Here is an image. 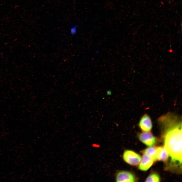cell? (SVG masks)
I'll return each instance as SVG.
<instances>
[{
    "mask_svg": "<svg viewBox=\"0 0 182 182\" xmlns=\"http://www.w3.org/2000/svg\"><path fill=\"white\" fill-rule=\"evenodd\" d=\"M158 119L165 128L164 147L170 158V165L172 167H181V121L177 116L170 113Z\"/></svg>",
    "mask_w": 182,
    "mask_h": 182,
    "instance_id": "1",
    "label": "cell"
},
{
    "mask_svg": "<svg viewBox=\"0 0 182 182\" xmlns=\"http://www.w3.org/2000/svg\"><path fill=\"white\" fill-rule=\"evenodd\" d=\"M123 158L126 163L132 166L137 165L141 160V157L139 154L130 150H126L124 151Z\"/></svg>",
    "mask_w": 182,
    "mask_h": 182,
    "instance_id": "2",
    "label": "cell"
},
{
    "mask_svg": "<svg viewBox=\"0 0 182 182\" xmlns=\"http://www.w3.org/2000/svg\"><path fill=\"white\" fill-rule=\"evenodd\" d=\"M139 138L142 143L150 147L154 145L156 142L155 138L149 131L144 132L140 133Z\"/></svg>",
    "mask_w": 182,
    "mask_h": 182,
    "instance_id": "3",
    "label": "cell"
},
{
    "mask_svg": "<svg viewBox=\"0 0 182 182\" xmlns=\"http://www.w3.org/2000/svg\"><path fill=\"white\" fill-rule=\"evenodd\" d=\"M135 180L133 174L128 171H120L116 175V180L117 182H134Z\"/></svg>",
    "mask_w": 182,
    "mask_h": 182,
    "instance_id": "4",
    "label": "cell"
},
{
    "mask_svg": "<svg viewBox=\"0 0 182 182\" xmlns=\"http://www.w3.org/2000/svg\"><path fill=\"white\" fill-rule=\"evenodd\" d=\"M139 126L144 132L149 131L152 127L151 119L147 114H145L142 117L140 121Z\"/></svg>",
    "mask_w": 182,
    "mask_h": 182,
    "instance_id": "5",
    "label": "cell"
},
{
    "mask_svg": "<svg viewBox=\"0 0 182 182\" xmlns=\"http://www.w3.org/2000/svg\"><path fill=\"white\" fill-rule=\"evenodd\" d=\"M154 161L148 156L144 154L140 162L139 168L142 171H146L152 166Z\"/></svg>",
    "mask_w": 182,
    "mask_h": 182,
    "instance_id": "6",
    "label": "cell"
},
{
    "mask_svg": "<svg viewBox=\"0 0 182 182\" xmlns=\"http://www.w3.org/2000/svg\"><path fill=\"white\" fill-rule=\"evenodd\" d=\"M157 160L165 162L169 157L168 154L164 147L160 146L157 147Z\"/></svg>",
    "mask_w": 182,
    "mask_h": 182,
    "instance_id": "7",
    "label": "cell"
},
{
    "mask_svg": "<svg viewBox=\"0 0 182 182\" xmlns=\"http://www.w3.org/2000/svg\"><path fill=\"white\" fill-rule=\"evenodd\" d=\"M150 147L146 149L143 151V152L144 154L147 155L154 161H155L157 158V147Z\"/></svg>",
    "mask_w": 182,
    "mask_h": 182,
    "instance_id": "8",
    "label": "cell"
},
{
    "mask_svg": "<svg viewBox=\"0 0 182 182\" xmlns=\"http://www.w3.org/2000/svg\"><path fill=\"white\" fill-rule=\"evenodd\" d=\"M160 177L157 174L153 173L150 174L146 179V182H156L160 181Z\"/></svg>",
    "mask_w": 182,
    "mask_h": 182,
    "instance_id": "9",
    "label": "cell"
},
{
    "mask_svg": "<svg viewBox=\"0 0 182 182\" xmlns=\"http://www.w3.org/2000/svg\"><path fill=\"white\" fill-rule=\"evenodd\" d=\"M78 26L75 25L71 27L70 28L71 34L72 35H75L77 32Z\"/></svg>",
    "mask_w": 182,
    "mask_h": 182,
    "instance_id": "10",
    "label": "cell"
}]
</instances>
